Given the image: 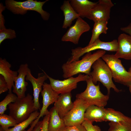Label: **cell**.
Masks as SVG:
<instances>
[{"instance_id": "7402d4cb", "label": "cell", "mask_w": 131, "mask_h": 131, "mask_svg": "<svg viewBox=\"0 0 131 131\" xmlns=\"http://www.w3.org/2000/svg\"><path fill=\"white\" fill-rule=\"evenodd\" d=\"M104 121L116 123H131V118L126 116L121 112L111 108H106Z\"/></svg>"}, {"instance_id": "8992f818", "label": "cell", "mask_w": 131, "mask_h": 131, "mask_svg": "<svg viewBox=\"0 0 131 131\" xmlns=\"http://www.w3.org/2000/svg\"><path fill=\"white\" fill-rule=\"evenodd\" d=\"M101 58L110 68L115 81L129 87L131 84V74L126 70L119 58L115 55L108 54Z\"/></svg>"}, {"instance_id": "603a6c76", "label": "cell", "mask_w": 131, "mask_h": 131, "mask_svg": "<svg viewBox=\"0 0 131 131\" xmlns=\"http://www.w3.org/2000/svg\"><path fill=\"white\" fill-rule=\"evenodd\" d=\"M94 23L91 37L88 45L91 44L99 38V35L102 33L106 34L108 29L107 21H98Z\"/></svg>"}, {"instance_id": "f1b7e54d", "label": "cell", "mask_w": 131, "mask_h": 131, "mask_svg": "<svg viewBox=\"0 0 131 131\" xmlns=\"http://www.w3.org/2000/svg\"><path fill=\"white\" fill-rule=\"evenodd\" d=\"M85 128L86 131H102L100 127L97 125H93L92 123L85 119L82 124Z\"/></svg>"}, {"instance_id": "e0dca14e", "label": "cell", "mask_w": 131, "mask_h": 131, "mask_svg": "<svg viewBox=\"0 0 131 131\" xmlns=\"http://www.w3.org/2000/svg\"><path fill=\"white\" fill-rule=\"evenodd\" d=\"M11 65L5 58H0V74L6 80L8 86V93H12V89L14 84V81L18 74L17 71H13L10 68Z\"/></svg>"}, {"instance_id": "2e32d148", "label": "cell", "mask_w": 131, "mask_h": 131, "mask_svg": "<svg viewBox=\"0 0 131 131\" xmlns=\"http://www.w3.org/2000/svg\"><path fill=\"white\" fill-rule=\"evenodd\" d=\"M72 97L71 93L60 94L54 103V106L62 119H63L74 107V103L72 101Z\"/></svg>"}, {"instance_id": "83f0119b", "label": "cell", "mask_w": 131, "mask_h": 131, "mask_svg": "<svg viewBox=\"0 0 131 131\" xmlns=\"http://www.w3.org/2000/svg\"><path fill=\"white\" fill-rule=\"evenodd\" d=\"M16 33L14 30L6 28L0 30V44L6 39H12L16 37Z\"/></svg>"}, {"instance_id": "d6a6232c", "label": "cell", "mask_w": 131, "mask_h": 131, "mask_svg": "<svg viewBox=\"0 0 131 131\" xmlns=\"http://www.w3.org/2000/svg\"><path fill=\"white\" fill-rule=\"evenodd\" d=\"M49 118V113L45 115L42 120V125L40 131H48V125Z\"/></svg>"}, {"instance_id": "e575fe53", "label": "cell", "mask_w": 131, "mask_h": 131, "mask_svg": "<svg viewBox=\"0 0 131 131\" xmlns=\"http://www.w3.org/2000/svg\"><path fill=\"white\" fill-rule=\"evenodd\" d=\"M42 125V121H39L36 124L33 131H40Z\"/></svg>"}, {"instance_id": "3957f363", "label": "cell", "mask_w": 131, "mask_h": 131, "mask_svg": "<svg viewBox=\"0 0 131 131\" xmlns=\"http://www.w3.org/2000/svg\"><path fill=\"white\" fill-rule=\"evenodd\" d=\"M9 115L14 119L18 124L27 119L31 114L36 111L33 98L29 93L23 98H17L15 101L8 106Z\"/></svg>"}, {"instance_id": "9a60e30c", "label": "cell", "mask_w": 131, "mask_h": 131, "mask_svg": "<svg viewBox=\"0 0 131 131\" xmlns=\"http://www.w3.org/2000/svg\"><path fill=\"white\" fill-rule=\"evenodd\" d=\"M118 48L115 55L118 58L131 60V36L124 33L118 38Z\"/></svg>"}, {"instance_id": "5b68a950", "label": "cell", "mask_w": 131, "mask_h": 131, "mask_svg": "<svg viewBox=\"0 0 131 131\" xmlns=\"http://www.w3.org/2000/svg\"><path fill=\"white\" fill-rule=\"evenodd\" d=\"M48 0L41 2L28 0L24 2H18L13 0H7L5 2L6 8L14 14L23 15L28 10L35 11L41 15L43 20H47L49 18L50 14L43 9L42 7Z\"/></svg>"}, {"instance_id": "ffe728a7", "label": "cell", "mask_w": 131, "mask_h": 131, "mask_svg": "<svg viewBox=\"0 0 131 131\" xmlns=\"http://www.w3.org/2000/svg\"><path fill=\"white\" fill-rule=\"evenodd\" d=\"M60 8L64 17L62 26L63 28L66 29L70 27L73 21L80 17L72 7L69 0L64 1Z\"/></svg>"}, {"instance_id": "8d00e7d4", "label": "cell", "mask_w": 131, "mask_h": 131, "mask_svg": "<svg viewBox=\"0 0 131 131\" xmlns=\"http://www.w3.org/2000/svg\"><path fill=\"white\" fill-rule=\"evenodd\" d=\"M128 72H129L131 74V66L129 69Z\"/></svg>"}, {"instance_id": "f546056e", "label": "cell", "mask_w": 131, "mask_h": 131, "mask_svg": "<svg viewBox=\"0 0 131 131\" xmlns=\"http://www.w3.org/2000/svg\"><path fill=\"white\" fill-rule=\"evenodd\" d=\"M60 131H86L84 127L82 124L74 126H66Z\"/></svg>"}, {"instance_id": "277c9868", "label": "cell", "mask_w": 131, "mask_h": 131, "mask_svg": "<svg viewBox=\"0 0 131 131\" xmlns=\"http://www.w3.org/2000/svg\"><path fill=\"white\" fill-rule=\"evenodd\" d=\"M87 85L83 92L77 94L76 99H81L85 102L88 106L94 105L104 107L107 103L109 95L103 94L100 90L99 84L96 85L93 82L91 77L86 81Z\"/></svg>"}, {"instance_id": "5bb4252c", "label": "cell", "mask_w": 131, "mask_h": 131, "mask_svg": "<svg viewBox=\"0 0 131 131\" xmlns=\"http://www.w3.org/2000/svg\"><path fill=\"white\" fill-rule=\"evenodd\" d=\"M29 68L27 63L21 64L17 71L18 74L14 81L13 92L18 98H22L26 96L25 92L28 83L25 81V77Z\"/></svg>"}, {"instance_id": "d590c367", "label": "cell", "mask_w": 131, "mask_h": 131, "mask_svg": "<svg viewBox=\"0 0 131 131\" xmlns=\"http://www.w3.org/2000/svg\"><path fill=\"white\" fill-rule=\"evenodd\" d=\"M129 91L131 94V84L129 87Z\"/></svg>"}, {"instance_id": "836d02e7", "label": "cell", "mask_w": 131, "mask_h": 131, "mask_svg": "<svg viewBox=\"0 0 131 131\" xmlns=\"http://www.w3.org/2000/svg\"><path fill=\"white\" fill-rule=\"evenodd\" d=\"M120 30L123 32L129 34L131 36V23L126 27H121Z\"/></svg>"}, {"instance_id": "484cf974", "label": "cell", "mask_w": 131, "mask_h": 131, "mask_svg": "<svg viewBox=\"0 0 131 131\" xmlns=\"http://www.w3.org/2000/svg\"><path fill=\"white\" fill-rule=\"evenodd\" d=\"M108 131H131V123L110 122Z\"/></svg>"}, {"instance_id": "d4e9b609", "label": "cell", "mask_w": 131, "mask_h": 131, "mask_svg": "<svg viewBox=\"0 0 131 131\" xmlns=\"http://www.w3.org/2000/svg\"><path fill=\"white\" fill-rule=\"evenodd\" d=\"M18 124L17 121L9 115L3 114L0 115V124L1 129L5 131L10 127H14Z\"/></svg>"}, {"instance_id": "ba28073f", "label": "cell", "mask_w": 131, "mask_h": 131, "mask_svg": "<svg viewBox=\"0 0 131 131\" xmlns=\"http://www.w3.org/2000/svg\"><path fill=\"white\" fill-rule=\"evenodd\" d=\"M47 76L51 88L59 94L71 93L72 90L77 88L78 82L86 81L90 77L80 73L76 77L72 76L60 80L53 79L48 75Z\"/></svg>"}, {"instance_id": "30bf717a", "label": "cell", "mask_w": 131, "mask_h": 131, "mask_svg": "<svg viewBox=\"0 0 131 131\" xmlns=\"http://www.w3.org/2000/svg\"><path fill=\"white\" fill-rule=\"evenodd\" d=\"M90 28L89 25L82 18L79 17L76 19L75 24L70 27L62 37L61 40L78 44L81 35L89 31Z\"/></svg>"}, {"instance_id": "9c48e42d", "label": "cell", "mask_w": 131, "mask_h": 131, "mask_svg": "<svg viewBox=\"0 0 131 131\" xmlns=\"http://www.w3.org/2000/svg\"><path fill=\"white\" fill-rule=\"evenodd\" d=\"M74 103L73 108L63 118L66 126L82 124L85 120V112L88 106L79 99H76Z\"/></svg>"}, {"instance_id": "6da1fadb", "label": "cell", "mask_w": 131, "mask_h": 131, "mask_svg": "<svg viewBox=\"0 0 131 131\" xmlns=\"http://www.w3.org/2000/svg\"><path fill=\"white\" fill-rule=\"evenodd\" d=\"M105 53V50H101L92 54L90 52L86 53L81 60L70 63L66 62L62 66L63 78L66 79L81 73L90 76L91 67L93 64Z\"/></svg>"}, {"instance_id": "7c38bea8", "label": "cell", "mask_w": 131, "mask_h": 131, "mask_svg": "<svg viewBox=\"0 0 131 131\" xmlns=\"http://www.w3.org/2000/svg\"><path fill=\"white\" fill-rule=\"evenodd\" d=\"M114 6L111 0H99L92 8L88 19L94 22L108 21L110 18L111 8Z\"/></svg>"}, {"instance_id": "4fadbf2b", "label": "cell", "mask_w": 131, "mask_h": 131, "mask_svg": "<svg viewBox=\"0 0 131 131\" xmlns=\"http://www.w3.org/2000/svg\"><path fill=\"white\" fill-rule=\"evenodd\" d=\"M43 71L44 73H38L37 78H35L33 75L30 69L29 68L25 77V80L30 81L33 86L34 107L36 110L40 109V105L39 101V95L42 90V88L45 81L48 79L47 74Z\"/></svg>"}, {"instance_id": "d6986e66", "label": "cell", "mask_w": 131, "mask_h": 131, "mask_svg": "<svg viewBox=\"0 0 131 131\" xmlns=\"http://www.w3.org/2000/svg\"><path fill=\"white\" fill-rule=\"evenodd\" d=\"M106 108L94 105L88 106L86 109L84 114L85 119L92 123L104 121Z\"/></svg>"}, {"instance_id": "cb8c5ba5", "label": "cell", "mask_w": 131, "mask_h": 131, "mask_svg": "<svg viewBox=\"0 0 131 131\" xmlns=\"http://www.w3.org/2000/svg\"><path fill=\"white\" fill-rule=\"evenodd\" d=\"M38 110L32 113L29 117L26 120L20 123L14 127L9 128L5 131H23L35 120L39 115Z\"/></svg>"}, {"instance_id": "8fae6325", "label": "cell", "mask_w": 131, "mask_h": 131, "mask_svg": "<svg viewBox=\"0 0 131 131\" xmlns=\"http://www.w3.org/2000/svg\"><path fill=\"white\" fill-rule=\"evenodd\" d=\"M42 88L41 92L42 97V106L39 116L32 124L33 127L35 126L41 117L49 113L47 109L48 107L56 101L59 95L52 89L49 84L46 83H44Z\"/></svg>"}, {"instance_id": "4dcf8cb0", "label": "cell", "mask_w": 131, "mask_h": 131, "mask_svg": "<svg viewBox=\"0 0 131 131\" xmlns=\"http://www.w3.org/2000/svg\"><path fill=\"white\" fill-rule=\"evenodd\" d=\"M8 90L7 82L4 77L0 74V94Z\"/></svg>"}, {"instance_id": "44dd1931", "label": "cell", "mask_w": 131, "mask_h": 131, "mask_svg": "<svg viewBox=\"0 0 131 131\" xmlns=\"http://www.w3.org/2000/svg\"><path fill=\"white\" fill-rule=\"evenodd\" d=\"M49 112L48 131H60L66 126L63 119L60 117L54 106Z\"/></svg>"}, {"instance_id": "7a4b0ae2", "label": "cell", "mask_w": 131, "mask_h": 131, "mask_svg": "<svg viewBox=\"0 0 131 131\" xmlns=\"http://www.w3.org/2000/svg\"><path fill=\"white\" fill-rule=\"evenodd\" d=\"M93 71L90 76L95 85L98 82H100L107 89V94L109 95L111 88L118 93L121 90L118 89L114 83L112 72L108 65L100 58L96 60L92 65Z\"/></svg>"}, {"instance_id": "52a82bcc", "label": "cell", "mask_w": 131, "mask_h": 131, "mask_svg": "<svg viewBox=\"0 0 131 131\" xmlns=\"http://www.w3.org/2000/svg\"><path fill=\"white\" fill-rule=\"evenodd\" d=\"M118 48L117 40L109 42L101 41L98 39L91 44L84 47H78L71 50L72 56L67 62L70 63L79 60L80 57L85 54L97 49L116 52Z\"/></svg>"}, {"instance_id": "ac0fdd59", "label": "cell", "mask_w": 131, "mask_h": 131, "mask_svg": "<svg viewBox=\"0 0 131 131\" xmlns=\"http://www.w3.org/2000/svg\"><path fill=\"white\" fill-rule=\"evenodd\" d=\"M70 3L73 8L82 18L88 19L90 17L92 9L96 3L88 0H70Z\"/></svg>"}, {"instance_id": "1f68e13d", "label": "cell", "mask_w": 131, "mask_h": 131, "mask_svg": "<svg viewBox=\"0 0 131 131\" xmlns=\"http://www.w3.org/2000/svg\"><path fill=\"white\" fill-rule=\"evenodd\" d=\"M5 7L1 3L0 4V30L5 28L4 25L5 20L4 16L2 14V12L5 9Z\"/></svg>"}, {"instance_id": "74e56055", "label": "cell", "mask_w": 131, "mask_h": 131, "mask_svg": "<svg viewBox=\"0 0 131 131\" xmlns=\"http://www.w3.org/2000/svg\"><path fill=\"white\" fill-rule=\"evenodd\" d=\"M26 131L25 130L24 131Z\"/></svg>"}, {"instance_id": "4316f807", "label": "cell", "mask_w": 131, "mask_h": 131, "mask_svg": "<svg viewBox=\"0 0 131 131\" xmlns=\"http://www.w3.org/2000/svg\"><path fill=\"white\" fill-rule=\"evenodd\" d=\"M17 98L16 95L12 93H8L0 102V115L4 114L7 106L10 103L15 102Z\"/></svg>"}]
</instances>
